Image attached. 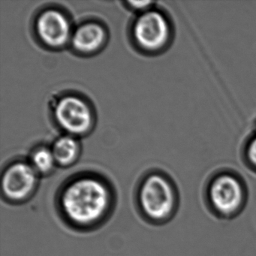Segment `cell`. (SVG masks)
<instances>
[{"instance_id": "obj_1", "label": "cell", "mask_w": 256, "mask_h": 256, "mask_svg": "<svg viewBox=\"0 0 256 256\" xmlns=\"http://www.w3.org/2000/svg\"><path fill=\"white\" fill-rule=\"evenodd\" d=\"M55 204L60 217L68 227L78 232H91L101 227L113 214L116 192L108 181L84 174L59 187Z\"/></svg>"}, {"instance_id": "obj_2", "label": "cell", "mask_w": 256, "mask_h": 256, "mask_svg": "<svg viewBox=\"0 0 256 256\" xmlns=\"http://www.w3.org/2000/svg\"><path fill=\"white\" fill-rule=\"evenodd\" d=\"M134 200L144 220L154 224L168 220L176 205L172 182L160 173L148 174L140 180L136 186Z\"/></svg>"}, {"instance_id": "obj_3", "label": "cell", "mask_w": 256, "mask_h": 256, "mask_svg": "<svg viewBox=\"0 0 256 256\" xmlns=\"http://www.w3.org/2000/svg\"><path fill=\"white\" fill-rule=\"evenodd\" d=\"M40 175L30 163L16 162L6 168L1 178L2 199L10 204H23L38 190Z\"/></svg>"}, {"instance_id": "obj_4", "label": "cell", "mask_w": 256, "mask_h": 256, "mask_svg": "<svg viewBox=\"0 0 256 256\" xmlns=\"http://www.w3.org/2000/svg\"><path fill=\"white\" fill-rule=\"evenodd\" d=\"M134 34L142 47L148 50H160L168 43L172 28L164 14L160 12H148L136 22Z\"/></svg>"}, {"instance_id": "obj_5", "label": "cell", "mask_w": 256, "mask_h": 256, "mask_svg": "<svg viewBox=\"0 0 256 256\" xmlns=\"http://www.w3.org/2000/svg\"><path fill=\"white\" fill-rule=\"evenodd\" d=\"M210 198L218 212L233 214L240 208L244 200L242 186L232 175H220L211 182Z\"/></svg>"}, {"instance_id": "obj_6", "label": "cell", "mask_w": 256, "mask_h": 256, "mask_svg": "<svg viewBox=\"0 0 256 256\" xmlns=\"http://www.w3.org/2000/svg\"><path fill=\"white\" fill-rule=\"evenodd\" d=\"M55 116L60 126L72 134L84 133L92 122V114L88 104L74 96L65 97L59 102Z\"/></svg>"}, {"instance_id": "obj_7", "label": "cell", "mask_w": 256, "mask_h": 256, "mask_svg": "<svg viewBox=\"0 0 256 256\" xmlns=\"http://www.w3.org/2000/svg\"><path fill=\"white\" fill-rule=\"evenodd\" d=\"M37 31L46 44L52 47H60L66 44L70 38V24L59 12L49 10L38 18Z\"/></svg>"}, {"instance_id": "obj_8", "label": "cell", "mask_w": 256, "mask_h": 256, "mask_svg": "<svg viewBox=\"0 0 256 256\" xmlns=\"http://www.w3.org/2000/svg\"><path fill=\"white\" fill-rule=\"evenodd\" d=\"M104 31L100 25L88 24L80 26L72 36L73 46L83 52L96 50L102 44Z\"/></svg>"}, {"instance_id": "obj_9", "label": "cell", "mask_w": 256, "mask_h": 256, "mask_svg": "<svg viewBox=\"0 0 256 256\" xmlns=\"http://www.w3.org/2000/svg\"><path fill=\"white\" fill-rule=\"evenodd\" d=\"M52 150L56 164L61 166H68L77 160L79 146L74 138L66 136L60 138L55 142Z\"/></svg>"}, {"instance_id": "obj_10", "label": "cell", "mask_w": 256, "mask_h": 256, "mask_svg": "<svg viewBox=\"0 0 256 256\" xmlns=\"http://www.w3.org/2000/svg\"><path fill=\"white\" fill-rule=\"evenodd\" d=\"M30 163L40 176L50 174L58 164L52 150L46 148L35 151Z\"/></svg>"}, {"instance_id": "obj_11", "label": "cell", "mask_w": 256, "mask_h": 256, "mask_svg": "<svg viewBox=\"0 0 256 256\" xmlns=\"http://www.w3.org/2000/svg\"><path fill=\"white\" fill-rule=\"evenodd\" d=\"M244 155L247 162L256 168V126L246 142Z\"/></svg>"}, {"instance_id": "obj_12", "label": "cell", "mask_w": 256, "mask_h": 256, "mask_svg": "<svg viewBox=\"0 0 256 256\" xmlns=\"http://www.w3.org/2000/svg\"><path fill=\"white\" fill-rule=\"evenodd\" d=\"M130 4H131L133 7L140 8H144V7L145 8V7L148 6L149 4H150V2H130Z\"/></svg>"}]
</instances>
